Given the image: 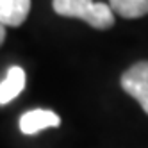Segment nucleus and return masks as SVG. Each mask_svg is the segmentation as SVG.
Here are the masks:
<instances>
[{
  "label": "nucleus",
  "mask_w": 148,
  "mask_h": 148,
  "mask_svg": "<svg viewBox=\"0 0 148 148\" xmlns=\"http://www.w3.org/2000/svg\"><path fill=\"white\" fill-rule=\"evenodd\" d=\"M54 11L66 18H79L95 29L114 25V13L109 4H95L93 0H52Z\"/></svg>",
  "instance_id": "nucleus-1"
},
{
  "label": "nucleus",
  "mask_w": 148,
  "mask_h": 148,
  "mask_svg": "<svg viewBox=\"0 0 148 148\" xmlns=\"http://www.w3.org/2000/svg\"><path fill=\"white\" fill-rule=\"evenodd\" d=\"M121 88L148 114V61L136 62L121 75Z\"/></svg>",
  "instance_id": "nucleus-2"
},
{
  "label": "nucleus",
  "mask_w": 148,
  "mask_h": 148,
  "mask_svg": "<svg viewBox=\"0 0 148 148\" xmlns=\"http://www.w3.org/2000/svg\"><path fill=\"white\" fill-rule=\"evenodd\" d=\"M59 123H61V120L54 111L34 109V111L22 114V118H20V130L23 134L32 136L43 129H48V127H57Z\"/></svg>",
  "instance_id": "nucleus-3"
},
{
  "label": "nucleus",
  "mask_w": 148,
  "mask_h": 148,
  "mask_svg": "<svg viewBox=\"0 0 148 148\" xmlns=\"http://www.w3.org/2000/svg\"><path fill=\"white\" fill-rule=\"evenodd\" d=\"M30 11V0H0V23L18 27L25 22Z\"/></svg>",
  "instance_id": "nucleus-4"
},
{
  "label": "nucleus",
  "mask_w": 148,
  "mask_h": 148,
  "mask_svg": "<svg viewBox=\"0 0 148 148\" xmlns=\"http://www.w3.org/2000/svg\"><path fill=\"white\" fill-rule=\"evenodd\" d=\"M25 88V71L20 66H13L7 70L5 79L0 82V103H9L16 98Z\"/></svg>",
  "instance_id": "nucleus-5"
},
{
  "label": "nucleus",
  "mask_w": 148,
  "mask_h": 148,
  "mask_svg": "<svg viewBox=\"0 0 148 148\" xmlns=\"http://www.w3.org/2000/svg\"><path fill=\"white\" fill-rule=\"evenodd\" d=\"M109 5L114 14L129 20L148 14V0H109Z\"/></svg>",
  "instance_id": "nucleus-6"
},
{
  "label": "nucleus",
  "mask_w": 148,
  "mask_h": 148,
  "mask_svg": "<svg viewBox=\"0 0 148 148\" xmlns=\"http://www.w3.org/2000/svg\"><path fill=\"white\" fill-rule=\"evenodd\" d=\"M4 39H5V29H4L2 23H0V45L4 43Z\"/></svg>",
  "instance_id": "nucleus-7"
}]
</instances>
